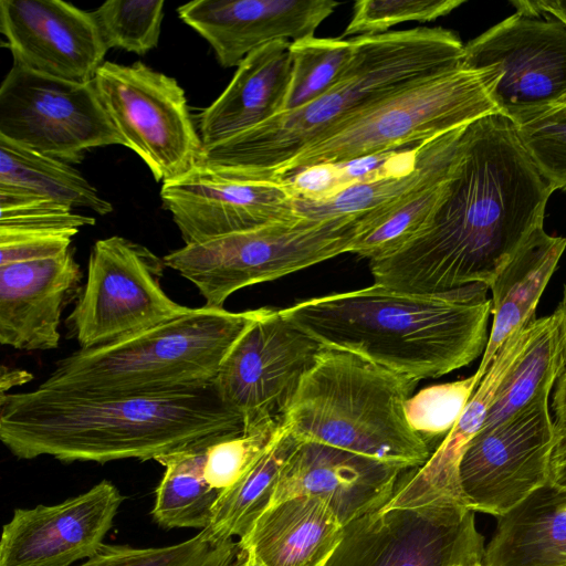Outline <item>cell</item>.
<instances>
[{"mask_svg": "<svg viewBox=\"0 0 566 566\" xmlns=\"http://www.w3.org/2000/svg\"><path fill=\"white\" fill-rule=\"evenodd\" d=\"M554 191L506 116L497 112L470 123L433 214L398 251L369 261L374 283L420 294L474 283L490 289L544 227Z\"/></svg>", "mask_w": 566, "mask_h": 566, "instance_id": "1", "label": "cell"}, {"mask_svg": "<svg viewBox=\"0 0 566 566\" xmlns=\"http://www.w3.org/2000/svg\"><path fill=\"white\" fill-rule=\"evenodd\" d=\"M244 421L212 382L134 394L38 386L0 395V440L18 459L156 460L201 441L240 434Z\"/></svg>", "mask_w": 566, "mask_h": 566, "instance_id": "2", "label": "cell"}, {"mask_svg": "<svg viewBox=\"0 0 566 566\" xmlns=\"http://www.w3.org/2000/svg\"><path fill=\"white\" fill-rule=\"evenodd\" d=\"M489 286L408 293L379 284L312 297L281 310L324 347L416 380L439 378L483 355Z\"/></svg>", "mask_w": 566, "mask_h": 566, "instance_id": "3", "label": "cell"}, {"mask_svg": "<svg viewBox=\"0 0 566 566\" xmlns=\"http://www.w3.org/2000/svg\"><path fill=\"white\" fill-rule=\"evenodd\" d=\"M354 39L355 52L346 72L326 93L203 146L198 163L235 178L269 181L276 170L348 119L462 64L464 44L453 31L443 28H415Z\"/></svg>", "mask_w": 566, "mask_h": 566, "instance_id": "4", "label": "cell"}, {"mask_svg": "<svg viewBox=\"0 0 566 566\" xmlns=\"http://www.w3.org/2000/svg\"><path fill=\"white\" fill-rule=\"evenodd\" d=\"M418 380L324 347L284 417L292 436L409 471L432 453L409 426L405 402Z\"/></svg>", "mask_w": 566, "mask_h": 566, "instance_id": "5", "label": "cell"}, {"mask_svg": "<svg viewBox=\"0 0 566 566\" xmlns=\"http://www.w3.org/2000/svg\"><path fill=\"white\" fill-rule=\"evenodd\" d=\"M266 307H192L171 321L55 363L39 386L93 394L151 392L212 382L228 353Z\"/></svg>", "mask_w": 566, "mask_h": 566, "instance_id": "6", "label": "cell"}, {"mask_svg": "<svg viewBox=\"0 0 566 566\" xmlns=\"http://www.w3.org/2000/svg\"><path fill=\"white\" fill-rule=\"evenodd\" d=\"M495 66L460 67L398 92L339 125L276 170L269 181L321 164L345 163L420 145L469 125L497 108Z\"/></svg>", "mask_w": 566, "mask_h": 566, "instance_id": "7", "label": "cell"}, {"mask_svg": "<svg viewBox=\"0 0 566 566\" xmlns=\"http://www.w3.org/2000/svg\"><path fill=\"white\" fill-rule=\"evenodd\" d=\"M365 217L295 218L201 243L185 244L163 259L190 281L205 307L223 308L243 287L272 281L352 252Z\"/></svg>", "mask_w": 566, "mask_h": 566, "instance_id": "8", "label": "cell"}, {"mask_svg": "<svg viewBox=\"0 0 566 566\" xmlns=\"http://www.w3.org/2000/svg\"><path fill=\"white\" fill-rule=\"evenodd\" d=\"M160 259L145 245L119 235L92 247L85 284L65 319L67 337L80 349L106 345L189 313L171 300L160 280Z\"/></svg>", "mask_w": 566, "mask_h": 566, "instance_id": "9", "label": "cell"}, {"mask_svg": "<svg viewBox=\"0 0 566 566\" xmlns=\"http://www.w3.org/2000/svg\"><path fill=\"white\" fill-rule=\"evenodd\" d=\"M93 83L124 146L156 181L175 180L198 164L203 144L177 80L142 62L105 61Z\"/></svg>", "mask_w": 566, "mask_h": 566, "instance_id": "10", "label": "cell"}, {"mask_svg": "<svg viewBox=\"0 0 566 566\" xmlns=\"http://www.w3.org/2000/svg\"><path fill=\"white\" fill-rule=\"evenodd\" d=\"M0 137L67 164H78L92 148L124 145L93 82L14 63L0 86Z\"/></svg>", "mask_w": 566, "mask_h": 566, "instance_id": "11", "label": "cell"}, {"mask_svg": "<svg viewBox=\"0 0 566 566\" xmlns=\"http://www.w3.org/2000/svg\"><path fill=\"white\" fill-rule=\"evenodd\" d=\"M495 66L497 112L515 126L566 103V23L516 12L464 44L461 67Z\"/></svg>", "mask_w": 566, "mask_h": 566, "instance_id": "12", "label": "cell"}, {"mask_svg": "<svg viewBox=\"0 0 566 566\" xmlns=\"http://www.w3.org/2000/svg\"><path fill=\"white\" fill-rule=\"evenodd\" d=\"M323 349L281 310L266 307L234 343L213 384L244 429L283 419Z\"/></svg>", "mask_w": 566, "mask_h": 566, "instance_id": "13", "label": "cell"}, {"mask_svg": "<svg viewBox=\"0 0 566 566\" xmlns=\"http://www.w3.org/2000/svg\"><path fill=\"white\" fill-rule=\"evenodd\" d=\"M552 390L471 440L459 470L469 509L497 517L551 480L556 441L548 407Z\"/></svg>", "mask_w": 566, "mask_h": 566, "instance_id": "14", "label": "cell"}, {"mask_svg": "<svg viewBox=\"0 0 566 566\" xmlns=\"http://www.w3.org/2000/svg\"><path fill=\"white\" fill-rule=\"evenodd\" d=\"M160 198L185 244L298 218L283 182L240 179L202 163L164 182Z\"/></svg>", "mask_w": 566, "mask_h": 566, "instance_id": "15", "label": "cell"}, {"mask_svg": "<svg viewBox=\"0 0 566 566\" xmlns=\"http://www.w3.org/2000/svg\"><path fill=\"white\" fill-rule=\"evenodd\" d=\"M532 322L500 347L455 426L421 467L402 475L394 495L379 512L410 511L429 520L452 522L471 511L460 486L461 459L483 428L500 386L525 350Z\"/></svg>", "mask_w": 566, "mask_h": 566, "instance_id": "16", "label": "cell"}, {"mask_svg": "<svg viewBox=\"0 0 566 566\" xmlns=\"http://www.w3.org/2000/svg\"><path fill=\"white\" fill-rule=\"evenodd\" d=\"M484 539L474 512L438 522L410 511L375 512L345 526L325 566H451L483 563Z\"/></svg>", "mask_w": 566, "mask_h": 566, "instance_id": "17", "label": "cell"}, {"mask_svg": "<svg viewBox=\"0 0 566 566\" xmlns=\"http://www.w3.org/2000/svg\"><path fill=\"white\" fill-rule=\"evenodd\" d=\"M124 496L111 481L53 504L15 509L3 525L0 566H72L105 544Z\"/></svg>", "mask_w": 566, "mask_h": 566, "instance_id": "18", "label": "cell"}, {"mask_svg": "<svg viewBox=\"0 0 566 566\" xmlns=\"http://www.w3.org/2000/svg\"><path fill=\"white\" fill-rule=\"evenodd\" d=\"M0 31L14 64L93 82L108 51L92 12L62 0H1Z\"/></svg>", "mask_w": 566, "mask_h": 566, "instance_id": "19", "label": "cell"}, {"mask_svg": "<svg viewBox=\"0 0 566 566\" xmlns=\"http://www.w3.org/2000/svg\"><path fill=\"white\" fill-rule=\"evenodd\" d=\"M339 4L332 0H197L177 12L210 44L219 64L232 67L269 43L314 36Z\"/></svg>", "mask_w": 566, "mask_h": 566, "instance_id": "20", "label": "cell"}, {"mask_svg": "<svg viewBox=\"0 0 566 566\" xmlns=\"http://www.w3.org/2000/svg\"><path fill=\"white\" fill-rule=\"evenodd\" d=\"M402 472L327 444L298 441L266 509L300 495L321 496L346 526L379 511L394 495Z\"/></svg>", "mask_w": 566, "mask_h": 566, "instance_id": "21", "label": "cell"}, {"mask_svg": "<svg viewBox=\"0 0 566 566\" xmlns=\"http://www.w3.org/2000/svg\"><path fill=\"white\" fill-rule=\"evenodd\" d=\"M81 280L72 250L0 265V344L19 350L57 348L62 313L77 298Z\"/></svg>", "mask_w": 566, "mask_h": 566, "instance_id": "22", "label": "cell"}, {"mask_svg": "<svg viewBox=\"0 0 566 566\" xmlns=\"http://www.w3.org/2000/svg\"><path fill=\"white\" fill-rule=\"evenodd\" d=\"M291 42L251 52L219 97L198 117L203 146L252 128L284 111L292 75Z\"/></svg>", "mask_w": 566, "mask_h": 566, "instance_id": "23", "label": "cell"}, {"mask_svg": "<svg viewBox=\"0 0 566 566\" xmlns=\"http://www.w3.org/2000/svg\"><path fill=\"white\" fill-rule=\"evenodd\" d=\"M344 534L328 501L300 495L266 509L238 544L266 566H325Z\"/></svg>", "mask_w": 566, "mask_h": 566, "instance_id": "24", "label": "cell"}, {"mask_svg": "<svg viewBox=\"0 0 566 566\" xmlns=\"http://www.w3.org/2000/svg\"><path fill=\"white\" fill-rule=\"evenodd\" d=\"M566 249V238L538 228L500 271L490 285L489 338L476 369L483 377L505 340L534 321L538 302Z\"/></svg>", "mask_w": 566, "mask_h": 566, "instance_id": "25", "label": "cell"}, {"mask_svg": "<svg viewBox=\"0 0 566 566\" xmlns=\"http://www.w3.org/2000/svg\"><path fill=\"white\" fill-rule=\"evenodd\" d=\"M485 566H566V488L551 480L504 514Z\"/></svg>", "mask_w": 566, "mask_h": 566, "instance_id": "26", "label": "cell"}, {"mask_svg": "<svg viewBox=\"0 0 566 566\" xmlns=\"http://www.w3.org/2000/svg\"><path fill=\"white\" fill-rule=\"evenodd\" d=\"M0 193L49 200L69 208H86L101 216L112 205L70 164L0 137Z\"/></svg>", "mask_w": 566, "mask_h": 566, "instance_id": "27", "label": "cell"}, {"mask_svg": "<svg viewBox=\"0 0 566 566\" xmlns=\"http://www.w3.org/2000/svg\"><path fill=\"white\" fill-rule=\"evenodd\" d=\"M565 368L562 315L556 308L532 322L525 350L500 386L482 429L503 422L554 388Z\"/></svg>", "mask_w": 566, "mask_h": 566, "instance_id": "28", "label": "cell"}, {"mask_svg": "<svg viewBox=\"0 0 566 566\" xmlns=\"http://www.w3.org/2000/svg\"><path fill=\"white\" fill-rule=\"evenodd\" d=\"M221 439L201 441L155 460L165 468L151 510L160 527L205 530L209 525L220 492L207 482L205 464L208 448Z\"/></svg>", "mask_w": 566, "mask_h": 566, "instance_id": "29", "label": "cell"}, {"mask_svg": "<svg viewBox=\"0 0 566 566\" xmlns=\"http://www.w3.org/2000/svg\"><path fill=\"white\" fill-rule=\"evenodd\" d=\"M300 440L286 431L264 457L214 504L202 534L216 544L242 537L269 506L280 471Z\"/></svg>", "mask_w": 566, "mask_h": 566, "instance_id": "30", "label": "cell"}, {"mask_svg": "<svg viewBox=\"0 0 566 566\" xmlns=\"http://www.w3.org/2000/svg\"><path fill=\"white\" fill-rule=\"evenodd\" d=\"M452 167L420 184L381 214L356 238L350 253L373 261L398 251L409 242L433 214Z\"/></svg>", "mask_w": 566, "mask_h": 566, "instance_id": "31", "label": "cell"}, {"mask_svg": "<svg viewBox=\"0 0 566 566\" xmlns=\"http://www.w3.org/2000/svg\"><path fill=\"white\" fill-rule=\"evenodd\" d=\"M292 75L284 111L306 105L333 87L346 72L355 39L310 36L291 43Z\"/></svg>", "mask_w": 566, "mask_h": 566, "instance_id": "32", "label": "cell"}, {"mask_svg": "<svg viewBox=\"0 0 566 566\" xmlns=\"http://www.w3.org/2000/svg\"><path fill=\"white\" fill-rule=\"evenodd\" d=\"M239 552L238 542L216 544L199 532L186 541L160 547L104 544L77 566H232Z\"/></svg>", "mask_w": 566, "mask_h": 566, "instance_id": "33", "label": "cell"}, {"mask_svg": "<svg viewBox=\"0 0 566 566\" xmlns=\"http://www.w3.org/2000/svg\"><path fill=\"white\" fill-rule=\"evenodd\" d=\"M286 431L283 419L244 429L240 434L213 442L207 451L205 476L220 494L241 480Z\"/></svg>", "mask_w": 566, "mask_h": 566, "instance_id": "34", "label": "cell"}, {"mask_svg": "<svg viewBox=\"0 0 566 566\" xmlns=\"http://www.w3.org/2000/svg\"><path fill=\"white\" fill-rule=\"evenodd\" d=\"M107 49L144 55L158 45L163 0H111L92 11Z\"/></svg>", "mask_w": 566, "mask_h": 566, "instance_id": "35", "label": "cell"}, {"mask_svg": "<svg viewBox=\"0 0 566 566\" xmlns=\"http://www.w3.org/2000/svg\"><path fill=\"white\" fill-rule=\"evenodd\" d=\"M476 373L452 382L432 385L413 394L405 402L411 429L428 443L443 439L455 426L480 384Z\"/></svg>", "mask_w": 566, "mask_h": 566, "instance_id": "36", "label": "cell"}, {"mask_svg": "<svg viewBox=\"0 0 566 566\" xmlns=\"http://www.w3.org/2000/svg\"><path fill=\"white\" fill-rule=\"evenodd\" d=\"M464 0H361L354 4L353 17L342 38L374 35L408 21L430 22L463 4Z\"/></svg>", "mask_w": 566, "mask_h": 566, "instance_id": "37", "label": "cell"}, {"mask_svg": "<svg viewBox=\"0 0 566 566\" xmlns=\"http://www.w3.org/2000/svg\"><path fill=\"white\" fill-rule=\"evenodd\" d=\"M515 128L541 174L566 191V103Z\"/></svg>", "mask_w": 566, "mask_h": 566, "instance_id": "38", "label": "cell"}, {"mask_svg": "<svg viewBox=\"0 0 566 566\" xmlns=\"http://www.w3.org/2000/svg\"><path fill=\"white\" fill-rule=\"evenodd\" d=\"M95 218L49 200L0 193V229L18 231H78Z\"/></svg>", "mask_w": 566, "mask_h": 566, "instance_id": "39", "label": "cell"}, {"mask_svg": "<svg viewBox=\"0 0 566 566\" xmlns=\"http://www.w3.org/2000/svg\"><path fill=\"white\" fill-rule=\"evenodd\" d=\"M78 231H18L0 229V265L55 258L69 252Z\"/></svg>", "mask_w": 566, "mask_h": 566, "instance_id": "40", "label": "cell"}, {"mask_svg": "<svg viewBox=\"0 0 566 566\" xmlns=\"http://www.w3.org/2000/svg\"><path fill=\"white\" fill-rule=\"evenodd\" d=\"M551 409L556 434L551 481L566 488V368L555 384Z\"/></svg>", "mask_w": 566, "mask_h": 566, "instance_id": "41", "label": "cell"}, {"mask_svg": "<svg viewBox=\"0 0 566 566\" xmlns=\"http://www.w3.org/2000/svg\"><path fill=\"white\" fill-rule=\"evenodd\" d=\"M512 4L516 12L531 17L551 15L566 23V0H521Z\"/></svg>", "mask_w": 566, "mask_h": 566, "instance_id": "42", "label": "cell"}, {"mask_svg": "<svg viewBox=\"0 0 566 566\" xmlns=\"http://www.w3.org/2000/svg\"><path fill=\"white\" fill-rule=\"evenodd\" d=\"M33 379V375L24 369L1 366L0 395H6L10 389L27 384Z\"/></svg>", "mask_w": 566, "mask_h": 566, "instance_id": "43", "label": "cell"}, {"mask_svg": "<svg viewBox=\"0 0 566 566\" xmlns=\"http://www.w3.org/2000/svg\"><path fill=\"white\" fill-rule=\"evenodd\" d=\"M232 566H266L262 562H260L252 553L242 551L237 556V559L232 564Z\"/></svg>", "mask_w": 566, "mask_h": 566, "instance_id": "44", "label": "cell"}, {"mask_svg": "<svg viewBox=\"0 0 566 566\" xmlns=\"http://www.w3.org/2000/svg\"><path fill=\"white\" fill-rule=\"evenodd\" d=\"M558 311L562 315L563 323V337H564V348H565V360H566V283L564 285L563 297L557 306Z\"/></svg>", "mask_w": 566, "mask_h": 566, "instance_id": "45", "label": "cell"}, {"mask_svg": "<svg viewBox=\"0 0 566 566\" xmlns=\"http://www.w3.org/2000/svg\"><path fill=\"white\" fill-rule=\"evenodd\" d=\"M451 566H485L483 563H478V564H455V565H451Z\"/></svg>", "mask_w": 566, "mask_h": 566, "instance_id": "46", "label": "cell"}]
</instances>
